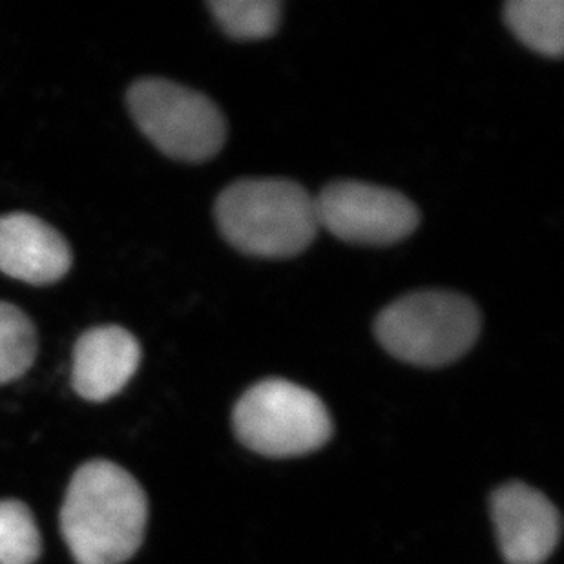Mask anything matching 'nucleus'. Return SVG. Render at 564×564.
Masks as SVG:
<instances>
[{
    "instance_id": "f257e3e1",
    "label": "nucleus",
    "mask_w": 564,
    "mask_h": 564,
    "mask_svg": "<svg viewBox=\"0 0 564 564\" xmlns=\"http://www.w3.org/2000/svg\"><path fill=\"white\" fill-rule=\"evenodd\" d=\"M149 502L138 480L108 460H94L69 482L61 530L77 564H123L143 543Z\"/></svg>"
},
{
    "instance_id": "f03ea898",
    "label": "nucleus",
    "mask_w": 564,
    "mask_h": 564,
    "mask_svg": "<svg viewBox=\"0 0 564 564\" xmlns=\"http://www.w3.org/2000/svg\"><path fill=\"white\" fill-rule=\"evenodd\" d=\"M216 221L230 246L260 258L300 254L319 229L314 197L283 180H246L225 188Z\"/></svg>"
},
{
    "instance_id": "7ed1b4c3",
    "label": "nucleus",
    "mask_w": 564,
    "mask_h": 564,
    "mask_svg": "<svg viewBox=\"0 0 564 564\" xmlns=\"http://www.w3.org/2000/svg\"><path fill=\"white\" fill-rule=\"evenodd\" d=\"M480 314L471 300L446 291H421L378 314L375 333L386 351L402 362L441 368L471 349Z\"/></svg>"
},
{
    "instance_id": "20e7f679",
    "label": "nucleus",
    "mask_w": 564,
    "mask_h": 564,
    "mask_svg": "<svg viewBox=\"0 0 564 564\" xmlns=\"http://www.w3.org/2000/svg\"><path fill=\"white\" fill-rule=\"evenodd\" d=\"M241 444L272 458H291L324 446L333 422L324 402L296 383L269 378L256 383L235 408Z\"/></svg>"
},
{
    "instance_id": "39448f33",
    "label": "nucleus",
    "mask_w": 564,
    "mask_h": 564,
    "mask_svg": "<svg viewBox=\"0 0 564 564\" xmlns=\"http://www.w3.org/2000/svg\"><path fill=\"white\" fill-rule=\"evenodd\" d=\"M139 130L169 158L202 163L225 143L224 116L208 97L166 79H141L128 90Z\"/></svg>"
},
{
    "instance_id": "423d86ee",
    "label": "nucleus",
    "mask_w": 564,
    "mask_h": 564,
    "mask_svg": "<svg viewBox=\"0 0 564 564\" xmlns=\"http://www.w3.org/2000/svg\"><path fill=\"white\" fill-rule=\"evenodd\" d=\"M314 202L319 227L360 246H391L408 238L421 221L408 197L368 183H330Z\"/></svg>"
},
{
    "instance_id": "0eeeda50",
    "label": "nucleus",
    "mask_w": 564,
    "mask_h": 564,
    "mask_svg": "<svg viewBox=\"0 0 564 564\" xmlns=\"http://www.w3.org/2000/svg\"><path fill=\"white\" fill-rule=\"evenodd\" d=\"M491 516L508 564H543L560 543L555 506L522 482L502 486L494 494Z\"/></svg>"
},
{
    "instance_id": "6e6552de",
    "label": "nucleus",
    "mask_w": 564,
    "mask_h": 564,
    "mask_svg": "<svg viewBox=\"0 0 564 564\" xmlns=\"http://www.w3.org/2000/svg\"><path fill=\"white\" fill-rule=\"evenodd\" d=\"M72 249L59 230L32 214L0 216V272L32 285L59 282L72 269Z\"/></svg>"
},
{
    "instance_id": "1a4fd4ad",
    "label": "nucleus",
    "mask_w": 564,
    "mask_h": 564,
    "mask_svg": "<svg viewBox=\"0 0 564 564\" xmlns=\"http://www.w3.org/2000/svg\"><path fill=\"white\" fill-rule=\"evenodd\" d=\"M141 364V346L119 325L94 327L74 347L72 386L90 402L112 399L130 382Z\"/></svg>"
},
{
    "instance_id": "9d476101",
    "label": "nucleus",
    "mask_w": 564,
    "mask_h": 564,
    "mask_svg": "<svg viewBox=\"0 0 564 564\" xmlns=\"http://www.w3.org/2000/svg\"><path fill=\"white\" fill-rule=\"evenodd\" d=\"M506 24L528 48L561 57L564 48V6L561 0H511Z\"/></svg>"
},
{
    "instance_id": "9b49d317",
    "label": "nucleus",
    "mask_w": 564,
    "mask_h": 564,
    "mask_svg": "<svg viewBox=\"0 0 564 564\" xmlns=\"http://www.w3.org/2000/svg\"><path fill=\"white\" fill-rule=\"evenodd\" d=\"M37 330L26 313L0 302V386L13 382L37 358Z\"/></svg>"
},
{
    "instance_id": "f8f14e48",
    "label": "nucleus",
    "mask_w": 564,
    "mask_h": 564,
    "mask_svg": "<svg viewBox=\"0 0 564 564\" xmlns=\"http://www.w3.org/2000/svg\"><path fill=\"white\" fill-rule=\"evenodd\" d=\"M219 26L235 39H265L276 32L282 4L276 0H210Z\"/></svg>"
},
{
    "instance_id": "ddd939ff",
    "label": "nucleus",
    "mask_w": 564,
    "mask_h": 564,
    "mask_svg": "<svg viewBox=\"0 0 564 564\" xmlns=\"http://www.w3.org/2000/svg\"><path fill=\"white\" fill-rule=\"evenodd\" d=\"M41 533L32 511L19 501H0V564H35Z\"/></svg>"
}]
</instances>
